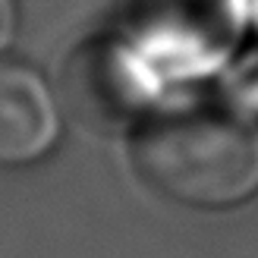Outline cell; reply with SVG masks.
I'll return each instance as SVG.
<instances>
[{"mask_svg":"<svg viewBox=\"0 0 258 258\" xmlns=\"http://www.w3.org/2000/svg\"><path fill=\"white\" fill-rule=\"evenodd\" d=\"M133 167L176 205L233 208L258 192V133L227 113H173L133 136Z\"/></svg>","mask_w":258,"mask_h":258,"instance_id":"cell-1","label":"cell"},{"mask_svg":"<svg viewBox=\"0 0 258 258\" xmlns=\"http://www.w3.org/2000/svg\"><path fill=\"white\" fill-rule=\"evenodd\" d=\"M13 25H16V0H0V47L10 41Z\"/></svg>","mask_w":258,"mask_h":258,"instance_id":"cell-4","label":"cell"},{"mask_svg":"<svg viewBox=\"0 0 258 258\" xmlns=\"http://www.w3.org/2000/svg\"><path fill=\"white\" fill-rule=\"evenodd\" d=\"M60 110L32 67L0 57V167L32 164L57 145Z\"/></svg>","mask_w":258,"mask_h":258,"instance_id":"cell-3","label":"cell"},{"mask_svg":"<svg viewBox=\"0 0 258 258\" xmlns=\"http://www.w3.org/2000/svg\"><path fill=\"white\" fill-rule=\"evenodd\" d=\"M70 104L95 129H123L148 104L145 79L126 47L88 44L70 60Z\"/></svg>","mask_w":258,"mask_h":258,"instance_id":"cell-2","label":"cell"}]
</instances>
